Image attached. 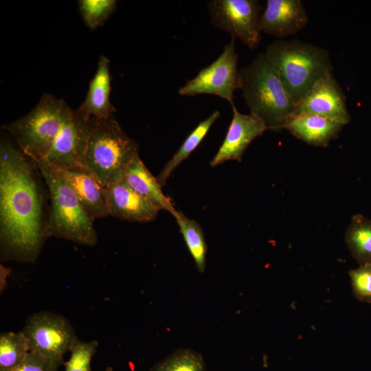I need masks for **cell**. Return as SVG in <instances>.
Returning <instances> with one entry per match:
<instances>
[{
	"label": "cell",
	"instance_id": "1",
	"mask_svg": "<svg viewBox=\"0 0 371 371\" xmlns=\"http://www.w3.org/2000/svg\"><path fill=\"white\" fill-rule=\"evenodd\" d=\"M36 163L10 142L0 144V242L3 260L32 262L47 236L45 194Z\"/></svg>",
	"mask_w": 371,
	"mask_h": 371
},
{
	"label": "cell",
	"instance_id": "2",
	"mask_svg": "<svg viewBox=\"0 0 371 371\" xmlns=\"http://www.w3.org/2000/svg\"><path fill=\"white\" fill-rule=\"evenodd\" d=\"M265 54L295 104L316 81L333 70L327 50L297 39L275 41Z\"/></svg>",
	"mask_w": 371,
	"mask_h": 371
},
{
	"label": "cell",
	"instance_id": "3",
	"mask_svg": "<svg viewBox=\"0 0 371 371\" xmlns=\"http://www.w3.org/2000/svg\"><path fill=\"white\" fill-rule=\"evenodd\" d=\"M240 89L250 110L268 130L278 131L291 115L295 103L289 95L265 53L239 69Z\"/></svg>",
	"mask_w": 371,
	"mask_h": 371
},
{
	"label": "cell",
	"instance_id": "4",
	"mask_svg": "<svg viewBox=\"0 0 371 371\" xmlns=\"http://www.w3.org/2000/svg\"><path fill=\"white\" fill-rule=\"evenodd\" d=\"M47 188L50 205L47 236L94 246L98 242L93 221L60 172L45 160L36 163Z\"/></svg>",
	"mask_w": 371,
	"mask_h": 371
},
{
	"label": "cell",
	"instance_id": "5",
	"mask_svg": "<svg viewBox=\"0 0 371 371\" xmlns=\"http://www.w3.org/2000/svg\"><path fill=\"white\" fill-rule=\"evenodd\" d=\"M90 123L85 167L106 187L123 179L127 165L138 154V144L113 116Z\"/></svg>",
	"mask_w": 371,
	"mask_h": 371
},
{
	"label": "cell",
	"instance_id": "6",
	"mask_svg": "<svg viewBox=\"0 0 371 371\" xmlns=\"http://www.w3.org/2000/svg\"><path fill=\"white\" fill-rule=\"evenodd\" d=\"M65 103L45 93L31 111L2 128L14 136L19 149L35 163L45 160L60 129Z\"/></svg>",
	"mask_w": 371,
	"mask_h": 371
},
{
	"label": "cell",
	"instance_id": "7",
	"mask_svg": "<svg viewBox=\"0 0 371 371\" xmlns=\"http://www.w3.org/2000/svg\"><path fill=\"white\" fill-rule=\"evenodd\" d=\"M30 348L57 367L63 364V357L78 340L75 330L63 316L49 311L30 315L21 330Z\"/></svg>",
	"mask_w": 371,
	"mask_h": 371
},
{
	"label": "cell",
	"instance_id": "8",
	"mask_svg": "<svg viewBox=\"0 0 371 371\" xmlns=\"http://www.w3.org/2000/svg\"><path fill=\"white\" fill-rule=\"evenodd\" d=\"M238 54L234 38L225 45L222 54L209 66L202 69L193 79L181 87V95L212 94L234 103V92L240 89V74L237 67Z\"/></svg>",
	"mask_w": 371,
	"mask_h": 371
},
{
	"label": "cell",
	"instance_id": "9",
	"mask_svg": "<svg viewBox=\"0 0 371 371\" xmlns=\"http://www.w3.org/2000/svg\"><path fill=\"white\" fill-rule=\"evenodd\" d=\"M207 10L212 25L254 49L260 41L261 7L257 0H212Z\"/></svg>",
	"mask_w": 371,
	"mask_h": 371
},
{
	"label": "cell",
	"instance_id": "10",
	"mask_svg": "<svg viewBox=\"0 0 371 371\" xmlns=\"http://www.w3.org/2000/svg\"><path fill=\"white\" fill-rule=\"evenodd\" d=\"M90 128V121L65 102L60 129L45 160L57 168L85 167Z\"/></svg>",
	"mask_w": 371,
	"mask_h": 371
},
{
	"label": "cell",
	"instance_id": "11",
	"mask_svg": "<svg viewBox=\"0 0 371 371\" xmlns=\"http://www.w3.org/2000/svg\"><path fill=\"white\" fill-rule=\"evenodd\" d=\"M304 114L317 115L343 125L350 121L345 95L332 71L315 82L295 104L290 117Z\"/></svg>",
	"mask_w": 371,
	"mask_h": 371
},
{
	"label": "cell",
	"instance_id": "12",
	"mask_svg": "<svg viewBox=\"0 0 371 371\" xmlns=\"http://www.w3.org/2000/svg\"><path fill=\"white\" fill-rule=\"evenodd\" d=\"M233 117L225 139L218 152L210 161L216 166L228 160L241 161V157L252 141L268 130L265 122L258 117L240 113L235 105L232 106Z\"/></svg>",
	"mask_w": 371,
	"mask_h": 371
},
{
	"label": "cell",
	"instance_id": "13",
	"mask_svg": "<svg viewBox=\"0 0 371 371\" xmlns=\"http://www.w3.org/2000/svg\"><path fill=\"white\" fill-rule=\"evenodd\" d=\"M109 215L131 222L153 221L160 210L124 179L105 187Z\"/></svg>",
	"mask_w": 371,
	"mask_h": 371
},
{
	"label": "cell",
	"instance_id": "14",
	"mask_svg": "<svg viewBox=\"0 0 371 371\" xmlns=\"http://www.w3.org/2000/svg\"><path fill=\"white\" fill-rule=\"evenodd\" d=\"M308 20L305 8L300 0H267L260 18L259 28L261 32L286 37L302 30Z\"/></svg>",
	"mask_w": 371,
	"mask_h": 371
},
{
	"label": "cell",
	"instance_id": "15",
	"mask_svg": "<svg viewBox=\"0 0 371 371\" xmlns=\"http://www.w3.org/2000/svg\"><path fill=\"white\" fill-rule=\"evenodd\" d=\"M56 168L70 186L93 221L109 215L105 187L86 167Z\"/></svg>",
	"mask_w": 371,
	"mask_h": 371
},
{
	"label": "cell",
	"instance_id": "16",
	"mask_svg": "<svg viewBox=\"0 0 371 371\" xmlns=\"http://www.w3.org/2000/svg\"><path fill=\"white\" fill-rule=\"evenodd\" d=\"M110 60L102 55L96 72L89 82L85 100L76 109L86 120H103L113 117L116 111L111 103Z\"/></svg>",
	"mask_w": 371,
	"mask_h": 371
},
{
	"label": "cell",
	"instance_id": "17",
	"mask_svg": "<svg viewBox=\"0 0 371 371\" xmlns=\"http://www.w3.org/2000/svg\"><path fill=\"white\" fill-rule=\"evenodd\" d=\"M344 126L317 115L304 114L290 117L283 129L310 145L326 147Z\"/></svg>",
	"mask_w": 371,
	"mask_h": 371
},
{
	"label": "cell",
	"instance_id": "18",
	"mask_svg": "<svg viewBox=\"0 0 371 371\" xmlns=\"http://www.w3.org/2000/svg\"><path fill=\"white\" fill-rule=\"evenodd\" d=\"M123 179L137 193L147 199L160 210H167L173 216L177 212L170 199L163 193L157 178L144 166L139 154L127 165Z\"/></svg>",
	"mask_w": 371,
	"mask_h": 371
},
{
	"label": "cell",
	"instance_id": "19",
	"mask_svg": "<svg viewBox=\"0 0 371 371\" xmlns=\"http://www.w3.org/2000/svg\"><path fill=\"white\" fill-rule=\"evenodd\" d=\"M345 242L359 265L371 264V219L354 215L347 227Z\"/></svg>",
	"mask_w": 371,
	"mask_h": 371
},
{
	"label": "cell",
	"instance_id": "20",
	"mask_svg": "<svg viewBox=\"0 0 371 371\" xmlns=\"http://www.w3.org/2000/svg\"><path fill=\"white\" fill-rule=\"evenodd\" d=\"M220 116L218 111H214L207 118L201 122L188 135L179 150L166 164L157 179L161 187L166 185L167 179L177 167L186 160L196 148L207 135L210 128Z\"/></svg>",
	"mask_w": 371,
	"mask_h": 371
},
{
	"label": "cell",
	"instance_id": "21",
	"mask_svg": "<svg viewBox=\"0 0 371 371\" xmlns=\"http://www.w3.org/2000/svg\"><path fill=\"white\" fill-rule=\"evenodd\" d=\"M173 216L177 221L196 269L200 273H203L206 266L207 247L202 228L196 221L188 218L179 211H177Z\"/></svg>",
	"mask_w": 371,
	"mask_h": 371
},
{
	"label": "cell",
	"instance_id": "22",
	"mask_svg": "<svg viewBox=\"0 0 371 371\" xmlns=\"http://www.w3.org/2000/svg\"><path fill=\"white\" fill-rule=\"evenodd\" d=\"M30 352L23 332H7L0 335V371H9L18 366Z\"/></svg>",
	"mask_w": 371,
	"mask_h": 371
},
{
	"label": "cell",
	"instance_id": "23",
	"mask_svg": "<svg viewBox=\"0 0 371 371\" xmlns=\"http://www.w3.org/2000/svg\"><path fill=\"white\" fill-rule=\"evenodd\" d=\"M149 371H206L202 355L191 348H180L156 363Z\"/></svg>",
	"mask_w": 371,
	"mask_h": 371
},
{
	"label": "cell",
	"instance_id": "24",
	"mask_svg": "<svg viewBox=\"0 0 371 371\" xmlns=\"http://www.w3.org/2000/svg\"><path fill=\"white\" fill-rule=\"evenodd\" d=\"M115 0H80L79 10L85 24L90 29L102 25L115 10Z\"/></svg>",
	"mask_w": 371,
	"mask_h": 371
},
{
	"label": "cell",
	"instance_id": "25",
	"mask_svg": "<svg viewBox=\"0 0 371 371\" xmlns=\"http://www.w3.org/2000/svg\"><path fill=\"white\" fill-rule=\"evenodd\" d=\"M98 346L95 340L82 341L78 339L70 350L69 359L63 364L65 371H91V360Z\"/></svg>",
	"mask_w": 371,
	"mask_h": 371
},
{
	"label": "cell",
	"instance_id": "26",
	"mask_svg": "<svg viewBox=\"0 0 371 371\" xmlns=\"http://www.w3.org/2000/svg\"><path fill=\"white\" fill-rule=\"evenodd\" d=\"M353 295L359 301L371 303V264L359 265L349 271Z\"/></svg>",
	"mask_w": 371,
	"mask_h": 371
},
{
	"label": "cell",
	"instance_id": "27",
	"mask_svg": "<svg viewBox=\"0 0 371 371\" xmlns=\"http://www.w3.org/2000/svg\"><path fill=\"white\" fill-rule=\"evenodd\" d=\"M58 367L51 361L33 352L16 368L9 371H57Z\"/></svg>",
	"mask_w": 371,
	"mask_h": 371
}]
</instances>
